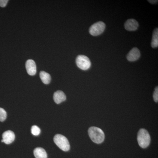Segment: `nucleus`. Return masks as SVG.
<instances>
[{"instance_id":"obj_16","label":"nucleus","mask_w":158,"mask_h":158,"mask_svg":"<svg viewBox=\"0 0 158 158\" xmlns=\"http://www.w3.org/2000/svg\"><path fill=\"white\" fill-rule=\"evenodd\" d=\"M153 99L156 102H158V88L156 87L155 90L153 93Z\"/></svg>"},{"instance_id":"obj_11","label":"nucleus","mask_w":158,"mask_h":158,"mask_svg":"<svg viewBox=\"0 0 158 158\" xmlns=\"http://www.w3.org/2000/svg\"><path fill=\"white\" fill-rule=\"evenodd\" d=\"M34 155L36 158H47V154L45 150L42 148H35L34 151Z\"/></svg>"},{"instance_id":"obj_1","label":"nucleus","mask_w":158,"mask_h":158,"mask_svg":"<svg viewBox=\"0 0 158 158\" xmlns=\"http://www.w3.org/2000/svg\"><path fill=\"white\" fill-rule=\"evenodd\" d=\"M88 134L90 139L94 143L101 144L104 141V133L99 128L95 127H90L88 130Z\"/></svg>"},{"instance_id":"obj_5","label":"nucleus","mask_w":158,"mask_h":158,"mask_svg":"<svg viewBox=\"0 0 158 158\" xmlns=\"http://www.w3.org/2000/svg\"><path fill=\"white\" fill-rule=\"evenodd\" d=\"M106 25L102 22H98L92 25L89 28V33L94 36H98L105 31Z\"/></svg>"},{"instance_id":"obj_10","label":"nucleus","mask_w":158,"mask_h":158,"mask_svg":"<svg viewBox=\"0 0 158 158\" xmlns=\"http://www.w3.org/2000/svg\"><path fill=\"white\" fill-rule=\"evenodd\" d=\"M53 99L55 102L59 104L65 101L66 100V96L63 91L58 90L54 94Z\"/></svg>"},{"instance_id":"obj_15","label":"nucleus","mask_w":158,"mask_h":158,"mask_svg":"<svg viewBox=\"0 0 158 158\" xmlns=\"http://www.w3.org/2000/svg\"><path fill=\"white\" fill-rule=\"evenodd\" d=\"M7 117V113L4 109L0 108V121L3 122L6 120Z\"/></svg>"},{"instance_id":"obj_6","label":"nucleus","mask_w":158,"mask_h":158,"mask_svg":"<svg viewBox=\"0 0 158 158\" xmlns=\"http://www.w3.org/2000/svg\"><path fill=\"white\" fill-rule=\"evenodd\" d=\"M26 68L28 74L31 76H34L37 72V66L34 60L29 59L26 63Z\"/></svg>"},{"instance_id":"obj_7","label":"nucleus","mask_w":158,"mask_h":158,"mask_svg":"<svg viewBox=\"0 0 158 158\" xmlns=\"http://www.w3.org/2000/svg\"><path fill=\"white\" fill-rule=\"evenodd\" d=\"M15 139L14 133L11 131H7L3 133L2 142L6 144H10L13 142Z\"/></svg>"},{"instance_id":"obj_3","label":"nucleus","mask_w":158,"mask_h":158,"mask_svg":"<svg viewBox=\"0 0 158 158\" xmlns=\"http://www.w3.org/2000/svg\"><path fill=\"white\" fill-rule=\"evenodd\" d=\"M54 141L57 146L63 151H68L70 149V144L68 139L62 135H56L54 138Z\"/></svg>"},{"instance_id":"obj_18","label":"nucleus","mask_w":158,"mask_h":158,"mask_svg":"<svg viewBox=\"0 0 158 158\" xmlns=\"http://www.w3.org/2000/svg\"><path fill=\"white\" fill-rule=\"evenodd\" d=\"M150 3L152 4H155V3L157 2L158 1H148Z\"/></svg>"},{"instance_id":"obj_17","label":"nucleus","mask_w":158,"mask_h":158,"mask_svg":"<svg viewBox=\"0 0 158 158\" xmlns=\"http://www.w3.org/2000/svg\"><path fill=\"white\" fill-rule=\"evenodd\" d=\"M8 2V0H0V6L2 8L6 7Z\"/></svg>"},{"instance_id":"obj_2","label":"nucleus","mask_w":158,"mask_h":158,"mask_svg":"<svg viewBox=\"0 0 158 158\" xmlns=\"http://www.w3.org/2000/svg\"><path fill=\"white\" fill-rule=\"evenodd\" d=\"M151 138L148 131L144 129L139 130L138 135V144L142 148H145L149 146Z\"/></svg>"},{"instance_id":"obj_14","label":"nucleus","mask_w":158,"mask_h":158,"mask_svg":"<svg viewBox=\"0 0 158 158\" xmlns=\"http://www.w3.org/2000/svg\"><path fill=\"white\" fill-rule=\"evenodd\" d=\"M31 133L34 135L37 136L40 135V128L36 125H34L31 127Z\"/></svg>"},{"instance_id":"obj_4","label":"nucleus","mask_w":158,"mask_h":158,"mask_svg":"<svg viewBox=\"0 0 158 158\" xmlns=\"http://www.w3.org/2000/svg\"><path fill=\"white\" fill-rule=\"evenodd\" d=\"M77 66L83 70H88L91 66V62L88 57L84 55H80L77 57L76 60Z\"/></svg>"},{"instance_id":"obj_9","label":"nucleus","mask_w":158,"mask_h":158,"mask_svg":"<svg viewBox=\"0 0 158 158\" xmlns=\"http://www.w3.org/2000/svg\"><path fill=\"white\" fill-rule=\"evenodd\" d=\"M138 26L139 24L138 22L134 19H128L124 24L126 30L130 31H136L138 28Z\"/></svg>"},{"instance_id":"obj_13","label":"nucleus","mask_w":158,"mask_h":158,"mask_svg":"<svg viewBox=\"0 0 158 158\" xmlns=\"http://www.w3.org/2000/svg\"><path fill=\"white\" fill-rule=\"evenodd\" d=\"M151 46L153 48H156L158 46V29L156 28L153 33Z\"/></svg>"},{"instance_id":"obj_12","label":"nucleus","mask_w":158,"mask_h":158,"mask_svg":"<svg viewBox=\"0 0 158 158\" xmlns=\"http://www.w3.org/2000/svg\"><path fill=\"white\" fill-rule=\"evenodd\" d=\"M40 77L43 83L45 85H48L50 83L51 77L49 74L44 71H41L40 73Z\"/></svg>"},{"instance_id":"obj_8","label":"nucleus","mask_w":158,"mask_h":158,"mask_svg":"<svg viewBox=\"0 0 158 158\" xmlns=\"http://www.w3.org/2000/svg\"><path fill=\"white\" fill-rule=\"evenodd\" d=\"M140 56L141 54L139 50L137 48H134L127 54V58L130 62H135L139 59Z\"/></svg>"}]
</instances>
